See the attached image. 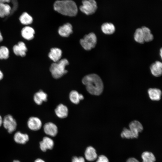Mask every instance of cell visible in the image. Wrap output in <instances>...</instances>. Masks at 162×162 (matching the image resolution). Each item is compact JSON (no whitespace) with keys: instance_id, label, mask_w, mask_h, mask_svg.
Returning <instances> with one entry per match:
<instances>
[{"instance_id":"cell-27","label":"cell","mask_w":162,"mask_h":162,"mask_svg":"<svg viewBox=\"0 0 162 162\" xmlns=\"http://www.w3.org/2000/svg\"><path fill=\"white\" fill-rule=\"evenodd\" d=\"M134 38L135 41L140 44H143L145 41L142 29L141 28L136 29L134 34Z\"/></svg>"},{"instance_id":"cell-7","label":"cell","mask_w":162,"mask_h":162,"mask_svg":"<svg viewBox=\"0 0 162 162\" xmlns=\"http://www.w3.org/2000/svg\"><path fill=\"white\" fill-rule=\"evenodd\" d=\"M13 50L15 55L21 57H24L26 55L27 48L24 42L20 41L17 44H15L13 46Z\"/></svg>"},{"instance_id":"cell-30","label":"cell","mask_w":162,"mask_h":162,"mask_svg":"<svg viewBox=\"0 0 162 162\" xmlns=\"http://www.w3.org/2000/svg\"><path fill=\"white\" fill-rule=\"evenodd\" d=\"M96 162H109L108 159L105 156L101 155L99 156Z\"/></svg>"},{"instance_id":"cell-20","label":"cell","mask_w":162,"mask_h":162,"mask_svg":"<svg viewBox=\"0 0 162 162\" xmlns=\"http://www.w3.org/2000/svg\"><path fill=\"white\" fill-rule=\"evenodd\" d=\"M148 93L150 99L153 100H160L161 95V90L157 88H150L148 90Z\"/></svg>"},{"instance_id":"cell-14","label":"cell","mask_w":162,"mask_h":162,"mask_svg":"<svg viewBox=\"0 0 162 162\" xmlns=\"http://www.w3.org/2000/svg\"><path fill=\"white\" fill-rule=\"evenodd\" d=\"M72 32V26L69 23H65L60 27L58 29V34L63 37H68Z\"/></svg>"},{"instance_id":"cell-12","label":"cell","mask_w":162,"mask_h":162,"mask_svg":"<svg viewBox=\"0 0 162 162\" xmlns=\"http://www.w3.org/2000/svg\"><path fill=\"white\" fill-rule=\"evenodd\" d=\"M40 148L43 152H45L48 149H52L54 146V142L51 139L46 136L43 138L42 141L40 142Z\"/></svg>"},{"instance_id":"cell-16","label":"cell","mask_w":162,"mask_h":162,"mask_svg":"<svg viewBox=\"0 0 162 162\" xmlns=\"http://www.w3.org/2000/svg\"><path fill=\"white\" fill-rule=\"evenodd\" d=\"M55 112L56 116L60 118H64L67 117L68 114V109L65 105L60 104L55 109Z\"/></svg>"},{"instance_id":"cell-32","label":"cell","mask_w":162,"mask_h":162,"mask_svg":"<svg viewBox=\"0 0 162 162\" xmlns=\"http://www.w3.org/2000/svg\"><path fill=\"white\" fill-rule=\"evenodd\" d=\"M126 162H140V161L135 158H130L127 160Z\"/></svg>"},{"instance_id":"cell-4","label":"cell","mask_w":162,"mask_h":162,"mask_svg":"<svg viewBox=\"0 0 162 162\" xmlns=\"http://www.w3.org/2000/svg\"><path fill=\"white\" fill-rule=\"evenodd\" d=\"M97 38L94 33H90L80 39V44L85 50H89L94 48L97 44Z\"/></svg>"},{"instance_id":"cell-13","label":"cell","mask_w":162,"mask_h":162,"mask_svg":"<svg viewBox=\"0 0 162 162\" xmlns=\"http://www.w3.org/2000/svg\"><path fill=\"white\" fill-rule=\"evenodd\" d=\"M150 70L152 74L157 77H159L162 73V63L159 61H156L151 64Z\"/></svg>"},{"instance_id":"cell-24","label":"cell","mask_w":162,"mask_h":162,"mask_svg":"<svg viewBox=\"0 0 162 162\" xmlns=\"http://www.w3.org/2000/svg\"><path fill=\"white\" fill-rule=\"evenodd\" d=\"M19 20L22 24L27 26L32 23L33 19L28 13L24 12L20 16Z\"/></svg>"},{"instance_id":"cell-25","label":"cell","mask_w":162,"mask_h":162,"mask_svg":"<svg viewBox=\"0 0 162 162\" xmlns=\"http://www.w3.org/2000/svg\"><path fill=\"white\" fill-rule=\"evenodd\" d=\"M145 42H149L154 39L153 35L151 33L150 30L148 27L144 26L141 28Z\"/></svg>"},{"instance_id":"cell-31","label":"cell","mask_w":162,"mask_h":162,"mask_svg":"<svg viewBox=\"0 0 162 162\" xmlns=\"http://www.w3.org/2000/svg\"><path fill=\"white\" fill-rule=\"evenodd\" d=\"M72 162H85L84 158L82 157L74 156L72 159Z\"/></svg>"},{"instance_id":"cell-26","label":"cell","mask_w":162,"mask_h":162,"mask_svg":"<svg viewBox=\"0 0 162 162\" xmlns=\"http://www.w3.org/2000/svg\"><path fill=\"white\" fill-rule=\"evenodd\" d=\"M142 162H155L156 158L155 156L151 152L146 151L143 152L141 155Z\"/></svg>"},{"instance_id":"cell-29","label":"cell","mask_w":162,"mask_h":162,"mask_svg":"<svg viewBox=\"0 0 162 162\" xmlns=\"http://www.w3.org/2000/svg\"><path fill=\"white\" fill-rule=\"evenodd\" d=\"M122 137L128 139L134 138L133 134L130 129L124 128L121 134Z\"/></svg>"},{"instance_id":"cell-34","label":"cell","mask_w":162,"mask_h":162,"mask_svg":"<svg viewBox=\"0 0 162 162\" xmlns=\"http://www.w3.org/2000/svg\"><path fill=\"white\" fill-rule=\"evenodd\" d=\"M34 162H45V161L42 159L39 158L37 159Z\"/></svg>"},{"instance_id":"cell-36","label":"cell","mask_w":162,"mask_h":162,"mask_svg":"<svg viewBox=\"0 0 162 162\" xmlns=\"http://www.w3.org/2000/svg\"><path fill=\"white\" fill-rule=\"evenodd\" d=\"M3 119L2 118V117L0 115V127L2 124L3 123Z\"/></svg>"},{"instance_id":"cell-5","label":"cell","mask_w":162,"mask_h":162,"mask_svg":"<svg viewBox=\"0 0 162 162\" xmlns=\"http://www.w3.org/2000/svg\"><path fill=\"white\" fill-rule=\"evenodd\" d=\"M82 4L80 7V9L87 15L94 14L98 8L97 2L95 0H83Z\"/></svg>"},{"instance_id":"cell-28","label":"cell","mask_w":162,"mask_h":162,"mask_svg":"<svg viewBox=\"0 0 162 162\" xmlns=\"http://www.w3.org/2000/svg\"><path fill=\"white\" fill-rule=\"evenodd\" d=\"M9 55V50L8 48L5 46H0V59H6L8 58Z\"/></svg>"},{"instance_id":"cell-35","label":"cell","mask_w":162,"mask_h":162,"mask_svg":"<svg viewBox=\"0 0 162 162\" xmlns=\"http://www.w3.org/2000/svg\"><path fill=\"white\" fill-rule=\"evenodd\" d=\"M3 77V74L2 72L0 70V81L1 80Z\"/></svg>"},{"instance_id":"cell-8","label":"cell","mask_w":162,"mask_h":162,"mask_svg":"<svg viewBox=\"0 0 162 162\" xmlns=\"http://www.w3.org/2000/svg\"><path fill=\"white\" fill-rule=\"evenodd\" d=\"M129 129L132 133L134 138H137L139 133L143 130L142 124L138 121L134 120L131 122L129 124Z\"/></svg>"},{"instance_id":"cell-22","label":"cell","mask_w":162,"mask_h":162,"mask_svg":"<svg viewBox=\"0 0 162 162\" xmlns=\"http://www.w3.org/2000/svg\"><path fill=\"white\" fill-rule=\"evenodd\" d=\"M83 96L75 90H72L70 93L69 98L71 101L75 104H78L80 101L84 99Z\"/></svg>"},{"instance_id":"cell-18","label":"cell","mask_w":162,"mask_h":162,"mask_svg":"<svg viewBox=\"0 0 162 162\" xmlns=\"http://www.w3.org/2000/svg\"><path fill=\"white\" fill-rule=\"evenodd\" d=\"M86 159L89 161H93L95 160L98 157L95 148L89 146L87 148L85 153Z\"/></svg>"},{"instance_id":"cell-17","label":"cell","mask_w":162,"mask_h":162,"mask_svg":"<svg viewBox=\"0 0 162 162\" xmlns=\"http://www.w3.org/2000/svg\"><path fill=\"white\" fill-rule=\"evenodd\" d=\"M62 53V50L59 48H52L49 53L48 56L54 62H56L60 60Z\"/></svg>"},{"instance_id":"cell-10","label":"cell","mask_w":162,"mask_h":162,"mask_svg":"<svg viewBox=\"0 0 162 162\" xmlns=\"http://www.w3.org/2000/svg\"><path fill=\"white\" fill-rule=\"evenodd\" d=\"M35 31L34 28L28 26L22 28L21 31V35L24 39L28 40H32L34 37Z\"/></svg>"},{"instance_id":"cell-23","label":"cell","mask_w":162,"mask_h":162,"mask_svg":"<svg viewBox=\"0 0 162 162\" xmlns=\"http://www.w3.org/2000/svg\"><path fill=\"white\" fill-rule=\"evenodd\" d=\"M11 7L6 3H0V17L3 18L11 14Z\"/></svg>"},{"instance_id":"cell-9","label":"cell","mask_w":162,"mask_h":162,"mask_svg":"<svg viewBox=\"0 0 162 162\" xmlns=\"http://www.w3.org/2000/svg\"><path fill=\"white\" fill-rule=\"evenodd\" d=\"M27 124L28 128L31 130L34 131L40 130L42 125L40 119L37 117L34 116L28 118Z\"/></svg>"},{"instance_id":"cell-19","label":"cell","mask_w":162,"mask_h":162,"mask_svg":"<svg viewBox=\"0 0 162 162\" xmlns=\"http://www.w3.org/2000/svg\"><path fill=\"white\" fill-rule=\"evenodd\" d=\"M14 139L17 143L24 144L28 140L29 137L27 134H23L18 131L14 134Z\"/></svg>"},{"instance_id":"cell-1","label":"cell","mask_w":162,"mask_h":162,"mask_svg":"<svg viewBox=\"0 0 162 162\" xmlns=\"http://www.w3.org/2000/svg\"><path fill=\"white\" fill-rule=\"evenodd\" d=\"M82 82L86 86L87 91L92 95H100L103 91L102 81L100 76L96 74L85 76L83 78Z\"/></svg>"},{"instance_id":"cell-21","label":"cell","mask_w":162,"mask_h":162,"mask_svg":"<svg viewBox=\"0 0 162 162\" xmlns=\"http://www.w3.org/2000/svg\"><path fill=\"white\" fill-rule=\"evenodd\" d=\"M101 29L102 32L106 34H112L115 31L114 25L110 22L104 23L101 26Z\"/></svg>"},{"instance_id":"cell-3","label":"cell","mask_w":162,"mask_h":162,"mask_svg":"<svg viewBox=\"0 0 162 162\" xmlns=\"http://www.w3.org/2000/svg\"><path fill=\"white\" fill-rule=\"evenodd\" d=\"M68 64L69 62L66 58L52 63L50 70L52 77L56 79H58L66 74L68 71L65 70V68Z\"/></svg>"},{"instance_id":"cell-2","label":"cell","mask_w":162,"mask_h":162,"mask_svg":"<svg viewBox=\"0 0 162 162\" xmlns=\"http://www.w3.org/2000/svg\"><path fill=\"white\" fill-rule=\"evenodd\" d=\"M53 7L55 11L65 16H74L78 12L76 4L72 0H57L54 2Z\"/></svg>"},{"instance_id":"cell-15","label":"cell","mask_w":162,"mask_h":162,"mask_svg":"<svg viewBox=\"0 0 162 162\" xmlns=\"http://www.w3.org/2000/svg\"><path fill=\"white\" fill-rule=\"evenodd\" d=\"M47 94L42 90H40L34 94L33 99L36 104L40 105L43 102L47 100Z\"/></svg>"},{"instance_id":"cell-38","label":"cell","mask_w":162,"mask_h":162,"mask_svg":"<svg viewBox=\"0 0 162 162\" xmlns=\"http://www.w3.org/2000/svg\"><path fill=\"white\" fill-rule=\"evenodd\" d=\"M160 57L161 58H162V48H161L160 50Z\"/></svg>"},{"instance_id":"cell-11","label":"cell","mask_w":162,"mask_h":162,"mask_svg":"<svg viewBox=\"0 0 162 162\" xmlns=\"http://www.w3.org/2000/svg\"><path fill=\"white\" fill-rule=\"evenodd\" d=\"M44 130L46 134L53 137L56 136L58 133L57 126L52 122L46 123L44 126Z\"/></svg>"},{"instance_id":"cell-6","label":"cell","mask_w":162,"mask_h":162,"mask_svg":"<svg viewBox=\"0 0 162 162\" xmlns=\"http://www.w3.org/2000/svg\"><path fill=\"white\" fill-rule=\"evenodd\" d=\"M3 126L10 133L14 131L17 127V123L13 116L11 115H6L3 120Z\"/></svg>"},{"instance_id":"cell-33","label":"cell","mask_w":162,"mask_h":162,"mask_svg":"<svg viewBox=\"0 0 162 162\" xmlns=\"http://www.w3.org/2000/svg\"><path fill=\"white\" fill-rule=\"evenodd\" d=\"M10 1V0H0V3H9Z\"/></svg>"},{"instance_id":"cell-37","label":"cell","mask_w":162,"mask_h":162,"mask_svg":"<svg viewBox=\"0 0 162 162\" xmlns=\"http://www.w3.org/2000/svg\"><path fill=\"white\" fill-rule=\"evenodd\" d=\"M3 40V37L2 35L1 32L0 31V43Z\"/></svg>"},{"instance_id":"cell-39","label":"cell","mask_w":162,"mask_h":162,"mask_svg":"<svg viewBox=\"0 0 162 162\" xmlns=\"http://www.w3.org/2000/svg\"><path fill=\"white\" fill-rule=\"evenodd\" d=\"M13 162H20L17 160H15Z\"/></svg>"}]
</instances>
